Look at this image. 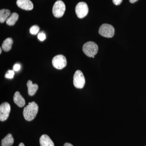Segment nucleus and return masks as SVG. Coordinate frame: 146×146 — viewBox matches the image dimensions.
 <instances>
[{
  "mask_svg": "<svg viewBox=\"0 0 146 146\" xmlns=\"http://www.w3.org/2000/svg\"><path fill=\"white\" fill-rule=\"evenodd\" d=\"M14 143V139L10 133H9L2 140V146H11Z\"/></svg>",
  "mask_w": 146,
  "mask_h": 146,
  "instance_id": "ddd939ff",
  "label": "nucleus"
},
{
  "mask_svg": "<svg viewBox=\"0 0 146 146\" xmlns=\"http://www.w3.org/2000/svg\"><path fill=\"white\" fill-rule=\"evenodd\" d=\"M115 31L114 27L111 25L104 24L100 27L99 33L104 37L111 38L114 36Z\"/></svg>",
  "mask_w": 146,
  "mask_h": 146,
  "instance_id": "7ed1b4c3",
  "label": "nucleus"
},
{
  "mask_svg": "<svg viewBox=\"0 0 146 146\" xmlns=\"http://www.w3.org/2000/svg\"><path fill=\"white\" fill-rule=\"evenodd\" d=\"M41 146H54L53 142L49 136L46 134L42 135L39 139Z\"/></svg>",
  "mask_w": 146,
  "mask_h": 146,
  "instance_id": "9b49d317",
  "label": "nucleus"
},
{
  "mask_svg": "<svg viewBox=\"0 0 146 146\" xmlns=\"http://www.w3.org/2000/svg\"><path fill=\"white\" fill-rule=\"evenodd\" d=\"M73 83L74 86L78 89H82L85 83V80L83 73L80 70H77L74 76Z\"/></svg>",
  "mask_w": 146,
  "mask_h": 146,
  "instance_id": "39448f33",
  "label": "nucleus"
},
{
  "mask_svg": "<svg viewBox=\"0 0 146 146\" xmlns=\"http://www.w3.org/2000/svg\"><path fill=\"white\" fill-rule=\"evenodd\" d=\"M13 40L12 38H7L4 41L2 44V48L5 51L8 52L11 49Z\"/></svg>",
  "mask_w": 146,
  "mask_h": 146,
  "instance_id": "4468645a",
  "label": "nucleus"
},
{
  "mask_svg": "<svg viewBox=\"0 0 146 146\" xmlns=\"http://www.w3.org/2000/svg\"><path fill=\"white\" fill-rule=\"evenodd\" d=\"M82 50L87 56L93 57L98 53V47L95 42H88L83 45Z\"/></svg>",
  "mask_w": 146,
  "mask_h": 146,
  "instance_id": "f03ea898",
  "label": "nucleus"
},
{
  "mask_svg": "<svg viewBox=\"0 0 146 146\" xmlns=\"http://www.w3.org/2000/svg\"><path fill=\"white\" fill-rule=\"evenodd\" d=\"M25 146L24 144L23 143H21L19 144V146Z\"/></svg>",
  "mask_w": 146,
  "mask_h": 146,
  "instance_id": "b1692460",
  "label": "nucleus"
},
{
  "mask_svg": "<svg viewBox=\"0 0 146 146\" xmlns=\"http://www.w3.org/2000/svg\"><path fill=\"white\" fill-rule=\"evenodd\" d=\"M14 74H15V73L14 70H9L6 73L5 77L6 78L12 79L14 77Z\"/></svg>",
  "mask_w": 146,
  "mask_h": 146,
  "instance_id": "a211bd4d",
  "label": "nucleus"
},
{
  "mask_svg": "<svg viewBox=\"0 0 146 146\" xmlns=\"http://www.w3.org/2000/svg\"><path fill=\"white\" fill-rule=\"evenodd\" d=\"M52 64L54 68L58 70H61L67 65V59L63 55H58L53 58Z\"/></svg>",
  "mask_w": 146,
  "mask_h": 146,
  "instance_id": "423d86ee",
  "label": "nucleus"
},
{
  "mask_svg": "<svg viewBox=\"0 0 146 146\" xmlns=\"http://www.w3.org/2000/svg\"><path fill=\"white\" fill-rule=\"evenodd\" d=\"M13 101L18 106L23 107L25 105V101L19 91H16L13 96Z\"/></svg>",
  "mask_w": 146,
  "mask_h": 146,
  "instance_id": "9d476101",
  "label": "nucleus"
},
{
  "mask_svg": "<svg viewBox=\"0 0 146 146\" xmlns=\"http://www.w3.org/2000/svg\"><path fill=\"white\" fill-rule=\"evenodd\" d=\"M114 4L116 5H119L122 2L123 0H112Z\"/></svg>",
  "mask_w": 146,
  "mask_h": 146,
  "instance_id": "412c9836",
  "label": "nucleus"
},
{
  "mask_svg": "<svg viewBox=\"0 0 146 146\" xmlns=\"http://www.w3.org/2000/svg\"><path fill=\"white\" fill-rule=\"evenodd\" d=\"M76 13L78 18H82L85 17L89 12V8L87 4L84 2L78 3L76 7Z\"/></svg>",
  "mask_w": 146,
  "mask_h": 146,
  "instance_id": "0eeeda50",
  "label": "nucleus"
},
{
  "mask_svg": "<svg viewBox=\"0 0 146 146\" xmlns=\"http://www.w3.org/2000/svg\"><path fill=\"white\" fill-rule=\"evenodd\" d=\"M37 38L40 41L43 42L46 39V35L44 33H40L37 35Z\"/></svg>",
  "mask_w": 146,
  "mask_h": 146,
  "instance_id": "6ab92c4d",
  "label": "nucleus"
},
{
  "mask_svg": "<svg viewBox=\"0 0 146 146\" xmlns=\"http://www.w3.org/2000/svg\"><path fill=\"white\" fill-rule=\"evenodd\" d=\"M16 4L18 7L25 10H31L33 4L30 0H17Z\"/></svg>",
  "mask_w": 146,
  "mask_h": 146,
  "instance_id": "1a4fd4ad",
  "label": "nucleus"
},
{
  "mask_svg": "<svg viewBox=\"0 0 146 146\" xmlns=\"http://www.w3.org/2000/svg\"><path fill=\"white\" fill-rule=\"evenodd\" d=\"M138 1V0H129V2H130L131 3H132L136 2L137 1Z\"/></svg>",
  "mask_w": 146,
  "mask_h": 146,
  "instance_id": "5701e85b",
  "label": "nucleus"
},
{
  "mask_svg": "<svg viewBox=\"0 0 146 146\" xmlns=\"http://www.w3.org/2000/svg\"><path fill=\"white\" fill-rule=\"evenodd\" d=\"M65 11V5L64 3L60 0L56 1L52 8V13L54 16L56 18L62 17Z\"/></svg>",
  "mask_w": 146,
  "mask_h": 146,
  "instance_id": "20e7f679",
  "label": "nucleus"
},
{
  "mask_svg": "<svg viewBox=\"0 0 146 146\" xmlns=\"http://www.w3.org/2000/svg\"><path fill=\"white\" fill-rule=\"evenodd\" d=\"M74 146L72 144L70 143H65V144L64 145V146Z\"/></svg>",
  "mask_w": 146,
  "mask_h": 146,
  "instance_id": "4be33fe9",
  "label": "nucleus"
},
{
  "mask_svg": "<svg viewBox=\"0 0 146 146\" xmlns=\"http://www.w3.org/2000/svg\"><path fill=\"white\" fill-rule=\"evenodd\" d=\"M2 53V48H0V54H1Z\"/></svg>",
  "mask_w": 146,
  "mask_h": 146,
  "instance_id": "393cba45",
  "label": "nucleus"
},
{
  "mask_svg": "<svg viewBox=\"0 0 146 146\" xmlns=\"http://www.w3.org/2000/svg\"><path fill=\"white\" fill-rule=\"evenodd\" d=\"M40 28L37 25H33L30 29V32L31 34L33 35H36L39 32Z\"/></svg>",
  "mask_w": 146,
  "mask_h": 146,
  "instance_id": "f3484780",
  "label": "nucleus"
},
{
  "mask_svg": "<svg viewBox=\"0 0 146 146\" xmlns=\"http://www.w3.org/2000/svg\"><path fill=\"white\" fill-rule=\"evenodd\" d=\"M19 18V15L16 13H13L9 17L6 23L9 26H13L16 24V22L18 21Z\"/></svg>",
  "mask_w": 146,
  "mask_h": 146,
  "instance_id": "dca6fc26",
  "label": "nucleus"
},
{
  "mask_svg": "<svg viewBox=\"0 0 146 146\" xmlns=\"http://www.w3.org/2000/svg\"><path fill=\"white\" fill-rule=\"evenodd\" d=\"M11 110L10 104L7 102H4L0 106V120L4 121L7 119Z\"/></svg>",
  "mask_w": 146,
  "mask_h": 146,
  "instance_id": "6e6552de",
  "label": "nucleus"
},
{
  "mask_svg": "<svg viewBox=\"0 0 146 146\" xmlns=\"http://www.w3.org/2000/svg\"><path fill=\"white\" fill-rule=\"evenodd\" d=\"M27 86L28 87V92L30 96H34L38 89V86L36 84H33L31 80L27 82Z\"/></svg>",
  "mask_w": 146,
  "mask_h": 146,
  "instance_id": "f8f14e48",
  "label": "nucleus"
},
{
  "mask_svg": "<svg viewBox=\"0 0 146 146\" xmlns=\"http://www.w3.org/2000/svg\"><path fill=\"white\" fill-rule=\"evenodd\" d=\"M38 105L35 102H29L24 108L23 114L24 118L27 121H32L36 117L38 112Z\"/></svg>",
  "mask_w": 146,
  "mask_h": 146,
  "instance_id": "f257e3e1",
  "label": "nucleus"
},
{
  "mask_svg": "<svg viewBox=\"0 0 146 146\" xmlns=\"http://www.w3.org/2000/svg\"><path fill=\"white\" fill-rule=\"evenodd\" d=\"M10 10L7 9H2L0 10V22L4 23L6 21L11 15Z\"/></svg>",
  "mask_w": 146,
  "mask_h": 146,
  "instance_id": "2eb2a0df",
  "label": "nucleus"
},
{
  "mask_svg": "<svg viewBox=\"0 0 146 146\" xmlns=\"http://www.w3.org/2000/svg\"><path fill=\"white\" fill-rule=\"evenodd\" d=\"M21 65L18 63L15 64L13 67V70L14 71L16 72H18L21 69Z\"/></svg>",
  "mask_w": 146,
  "mask_h": 146,
  "instance_id": "aec40b11",
  "label": "nucleus"
}]
</instances>
